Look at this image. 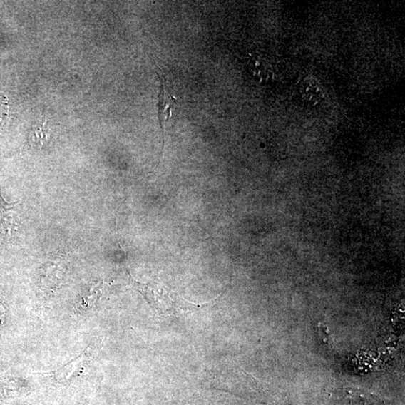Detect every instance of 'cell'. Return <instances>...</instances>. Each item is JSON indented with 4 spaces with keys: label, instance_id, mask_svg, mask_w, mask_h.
<instances>
[{
    "label": "cell",
    "instance_id": "1",
    "mask_svg": "<svg viewBox=\"0 0 405 405\" xmlns=\"http://www.w3.org/2000/svg\"><path fill=\"white\" fill-rule=\"evenodd\" d=\"M161 80V86H160V93H159L158 96V118L159 122L162 127L163 124L168 122L172 116V108L173 106V103H175V99L172 97V96L166 89L165 86L163 83L162 78Z\"/></svg>",
    "mask_w": 405,
    "mask_h": 405
},
{
    "label": "cell",
    "instance_id": "2",
    "mask_svg": "<svg viewBox=\"0 0 405 405\" xmlns=\"http://www.w3.org/2000/svg\"><path fill=\"white\" fill-rule=\"evenodd\" d=\"M101 290H103V286L100 284L92 287L89 293L81 299L79 307L83 309H91L100 297Z\"/></svg>",
    "mask_w": 405,
    "mask_h": 405
},
{
    "label": "cell",
    "instance_id": "3",
    "mask_svg": "<svg viewBox=\"0 0 405 405\" xmlns=\"http://www.w3.org/2000/svg\"><path fill=\"white\" fill-rule=\"evenodd\" d=\"M84 356H81L77 358L75 361L71 362V363L58 371V376L59 377H63V379H67L68 376L71 375L74 372H77L79 369V365H81L83 362Z\"/></svg>",
    "mask_w": 405,
    "mask_h": 405
},
{
    "label": "cell",
    "instance_id": "4",
    "mask_svg": "<svg viewBox=\"0 0 405 405\" xmlns=\"http://www.w3.org/2000/svg\"><path fill=\"white\" fill-rule=\"evenodd\" d=\"M11 117L9 100L6 97H0V125Z\"/></svg>",
    "mask_w": 405,
    "mask_h": 405
}]
</instances>
